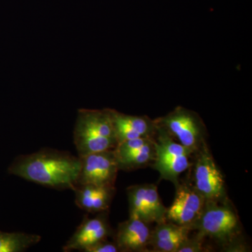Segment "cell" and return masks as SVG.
<instances>
[{
  "instance_id": "8",
  "label": "cell",
  "mask_w": 252,
  "mask_h": 252,
  "mask_svg": "<svg viewBox=\"0 0 252 252\" xmlns=\"http://www.w3.org/2000/svg\"><path fill=\"white\" fill-rule=\"evenodd\" d=\"M130 217L140 219L147 223H159L167 220L164 206L153 184L134 185L127 189Z\"/></svg>"
},
{
  "instance_id": "7",
  "label": "cell",
  "mask_w": 252,
  "mask_h": 252,
  "mask_svg": "<svg viewBox=\"0 0 252 252\" xmlns=\"http://www.w3.org/2000/svg\"><path fill=\"white\" fill-rule=\"evenodd\" d=\"M79 158L81 167L76 186L114 187L119 170L114 149Z\"/></svg>"
},
{
  "instance_id": "5",
  "label": "cell",
  "mask_w": 252,
  "mask_h": 252,
  "mask_svg": "<svg viewBox=\"0 0 252 252\" xmlns=\"http://www.w3.org/2000/svg\"><path fill=\"white\" fill-rule=\"evenodd\" d=\"M155 122L193 154L205 142V124L197 113L190 109L176 107L167 115L156 119Z\"/></svg>"
},
{
  "instance_id": "15",
  "label": "cell",
  "mask_w": 252,
  "mask_h": 252,
  "mask_svg": "<svg viewBox=\"0 0 252 252\" xmlns=\"http://www.w3.org/2000/svg\"><path fill=\"white\" fill-rule=\"evenodd\" d=\"M154 157H155V149H154L153 140L143 148L122 157H116V158H117L119 170L128 171V170L143 167L149 162H154Z\"/></svg>"
},
{
  "instance_id": "12",
  "label": "cell",
  "mask_w": 252,
  "mask_h": 252,
  "mask_svg": "<svg viewBox=\"0 0 252 252\" xmlns=\"http://www.w3.org/2000/svg\"><path fill=\"white\" fill-rule=\"evenodd\" d=\"M151 235L149 223L129 217L118 225L114 243L120 252H143L150 244Z\"/></svg>"
},
{
  "instance_id": "2",
  "label": "cell",
  "mask_w": 252,
  "mask_h": 252,
  "mask_svg": "<svg viewBox=\"0 0 252 252\" xmlns=\"http://www.w3.org/2000/svg\"><path fill=\"white\" fill-rule=\"evenodd\" d=\"M74 144L79 157L115 149L118 142L109 109H79Z\"/></svg>"
},
{
  "instance_id": "13",
  "label": "cell",
  "mask_w": 252,
  "mask_h": 252,
  "mask_svg": "<svg viewBox=\"0 0 252 252\" xmlns=\"http://www.w3.org/2000/svg\"><path fill=\"white\" fill-rule=\"evenodd\" d=\"M190 230V226L167 220L157 223L155 229L152 231L149 245L153 246L154 251L176 252L181 244L189 238Z\"/></svg>"
},
{
  "instance_id": "17",
  "label": "cell",
  "mask_w": 252,
  "mask_h": 252,
  "mask_svg": "<svg viewBox=\"0 0 252 252\" xmlns=\"http://www.w3.org/2000/svg\"><path fill=\"white\" fill-rule=\"evenodd\" d=\"M202 238L190 239L187 238L177 249L176 252H198L205 251L201 241Z\"/></svg>"
},
{
  "instance_id": "6",
  "label": "cell",
  "mask_w": 252,
  "mask_h": 252,
  "mask_svg": "<svg viewBox=\"0 0 252 252\" xmlns=\"http://www.w3.org/2000/svg\"><path fill=\"white\" fill-rule=\"evenodd\" d=\"M195 158L194 187L205 200L225 202L227 199L223 176L217 167L206 142L201 146Z\"/></svg>"
},
{
  "instance_id": "14",
  "label": "cell",
  "mask_w": 252,
  "mask_h": 252,
  "mask_svg": "<svg viewBox=\"0 0 252 252\" xmlns=\"http://www.w3.org/2000/svg\"><path fill=\"white\" fill-rule=\"evenodd\" d=\"M39 235L0 230V252H22L39 243Z\"/></svg>"
},
{
  "instance_id": "11",
  "label": "cell",
  "mask_w": 252,
  "mask_h": 252,
  "mask_svg": "<svg viewBox=\"0 0 252 252\" xmlns=\"http://www.w3.org/2000/svg\"><path fill=\"white\" fill-rule=\"evenodd\" d=\"M118 144L139 137H154L157 124L146 116H132L109 109Z\"/></svg>"
},
{
  "instance_id": "3",
  "label": "cell",
  "mask_w": 252,
  "mask_h": 252,
  "mask_svg": "<svg viewBox=\"0 0 252 252\" xmlns=\"http://www.w3.org/2000/svg\"><path fill=\"white\" fill-rule=\"evenodd\" d=\"M157 132L154 137L155 157L154 168L160 174L162 180L170 181L177 186L182 172L190 167V157L193 152L177 143L165 129L157 124Z\"/></svg>"
},
{
  "instance_id": "18",
  "label": "cell",
  "mask_w": 252,
  "mask_h": 252,
  "mask_svg": "<svg viewBox=\"0 0 252 252\" xmlns=\"http://www.w3.org/2000/svg\"><path fill=\"white\" fill-rule=\"evenodd\" d=\"M85 252H120L114 242H109L107 239L100 240L86 249Z\"/></svg>"
},
{
  "instance_id": "16",
  "label": "cell",
  "mask_w": 252,
  "mask_h": 252,
  "mask_svg": "<svg viewBox=\"0 0 252 252\" xmlns=\"http://www.w3.org/2000/svg\"><path fill=\"white\" fill-rule=\"evenodd\" d=\"M102 188L89 185L76 186L72 190L75 193L76 205L81 210L91 212L93 200Z\"/></svg>"
},
{
  "instance_id": "4",
  "label": "cell",
  "mask_w": 252,
  "mask_h": 252,
  "mask_svg": "<svg viewBox=\"0 0 252 252\" xmlns=\"http://www.w3.org/2000/svg\"><path fill=\"white\" fill-rule=\"evenodd\" d=\"M190 228L198 230L199 238L210 237L227 242L238 234L239 218L228 200H206L200 215Z\"/></svg>"
},
{
  "instance_id": "9",
  "label": "cell",
  "mask_w": 252,
  "mask_h": 252,
  "mask_svg": "<svg viewBox=\"0 0 252 252\" xmlns=\"http://www.w3.org/2000/svg\"><path fill=\"white\" fill-rule=\"evenodd\" d=\"M205 201L194 186L179 183L176 186L175 200L167 209V220L176 224L190 227L198 219Z\"/></svg>"
},
{
  "instance_id": "1",
  "label": "cell",
  "mask_w": 252,
  "mask_h": 252,
  "mask_svg": "<svg viewBox=\"0 0 252 252\" xmlns=\"http://www.w3.org/2000/svg\"><path fill=\"white\" fill-rule=\"evenodd\" d=\"M81 159L70 152L51 148L20 155L10 164L8 173L58 190L76 187Z\"/></svg>"
},
{
  "instance_id": "10",
  "label": "cell",
  "mask_w": 252,
  "mask_h": 252,
  "mask_svg": "<svg viewBox=\"0 0 252 252\" xmlns=\"http://www.w3.org/2000/svg\"><path fill=\"white\" fill-rule=\"evenodd\" d=\"M107 216L106 212H103L94 218L84 217L74 234L63 247V251L84 252L91 245L108 238L111 231Z\"/></svg>"
}]
</instances>
